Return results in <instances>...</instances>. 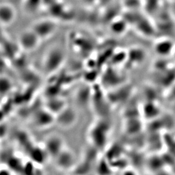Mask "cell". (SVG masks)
Listing matches in <instances>:
<instances>
[{
    "instance_id": "obj_1",
    "label": "cell",
    "mask_w": 175,
    "mask_h": 175,
    "mask_svg": "<svg viewBox=\"0 0 175 175\" xmlns=\"http://www.w3.org/2000/svg\"><path fill=\"white\" fill-rule=\"evenodd\" d=\"M31 28L43 40L54 35L58 28V24L53 18H44L35 21Z\"/></svg>"
},
{
    "instance_id": "obj_2",
    "label": "cell",
    "mask_w": 175,
    "mask_h": 175,
    "mask_svg": "<svg viewBox=\"0 0 175 175\" xmlns=\"http://www.w3.org/2000/svg\"><path fill=\"white\" fill-rule=\"evenodd\" d=\"M42 41L31 28L23 31L18 38V43L21 48L27 51L36 49Z\"/></svg>"
},
{
    "instance_id": "obj_3",
    "label": "cell",
    "mask_w": 175,
    "mask_h": 175,
    "mask_svg": "<svg viewBox=\"0 0 175 175\" xmlns=\"http://www.w3.org/2000/svg\"><path fill=\"white\" fill-rule=\"evenodd\" d=\"M16 10L12 5L2 3L0 6V21L2 26L10 25L16 18Z\"/></svg>"
},
{
    "instance_id": "obj_4",
    "label": "cell",
    "mask_w": 175,
    "mask_h": 175,
    "mask_svg": "<svg viewBox=\"0 0 175 175\" xmlns=\"http://www.w3.org/2000/svg\"><path fill=\"white\" fill-rule=\"evenodd\" d=\"M63 60V54L59 48H53L46 54L45 65L48 69L57 67Z\"/></svg>"
},
{
    "instance_id": "obj_5",
    "label": "cell",
    "mask_w": 175,
    "mask_h": 175,
    "mask_svg": "<svg viewBox=\"0 0 175 175\" xmlns=\"http://www.w3.org/2000/svg\"><path fill=\"white\" fill-rule=\"evenodd\" d=\"M175 46L170 39H160L155 43L154 49L155 52L161 56H167L173 53Z\"/></svg>"
},
{
    "instance_id": "obj_6",
    "label": "cell",
    "mask_w": 175,
    "mask_h": 175,
    "mask_svg": "<svg viewBox=\"0 0 175 175\" xmlns=\"http://www.w3.org/2000/svg\"><path fill=\"white\" fill-rule=\"evenodd\" d=\"M43 0H23V7L27 14L36 13L41 8Z\"/></svg>"
},
{
    "instance_id": "obj_7",
    "label": "cell",
    "mask_w": 175,
    "mask_h": 175,
    "mask_svg": "<svg viewBox=\"0 0 175 175\" xmlns=\"http://www.w3.org/2000/svg\"><path fill=\"white\" fill-rule=\"evenodd\" d=\"M173 55H174V57H175V48H174V50H173V53H172Z\"/></svg>"
},
{
    "instance_id": "obj_8",
    "label": "cell",
    "mask_w": 175,
    "mask_h": 175,
    "mask_svg": "<svg viewBox=\"0 0 175 175\" xmlns=\"http://www.w3.org/2000/svg\"><path fill=\"white\" fill-rule=\"evenodd\" d=\"M170 1H175V0H170Z\"/></svg>"
}]
</instances>
